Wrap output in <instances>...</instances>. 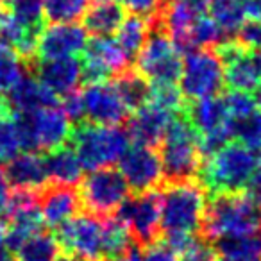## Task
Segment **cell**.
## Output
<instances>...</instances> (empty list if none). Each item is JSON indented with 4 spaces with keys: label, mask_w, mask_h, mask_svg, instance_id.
<instances>
[{
    "label": "cell",
    "mask_w": 261,
    "mask_h": 261,
    "mask_svg": "<svg viewBox=\"0 0 261 261\" xmlns=\"http://www.w3.org/2000/svg\"><path fill=\"white\" fill-rule=\"evenodd\" d=\"M20 143L25 152H50L70 140V118L59 106L31 113H13Z\"/></svg>",
    "instance_id": "6"
},
{
    "label": "cell",
    "mask_w": 261,
    "mask_h": 261,
    "mask_svg": "<svg viewBox=\"0 0 261 261\" xmlns=\"http://www.w3.org/2000/svg\"><path fill=\"white\" fill-rule=\"evenodd\" d=\"M88 43V33L77 23H52L38 36L36 59L77 58Z\"/></svg>",
    "instance_id": "15"
},
{
    "label": "cell",
    "mask_w": 261,
    "mask_h": 261,
    "mask_svg": "<svg viewBox=\"0 0 261 261\" xmlns=\"http://www.w3.org/2000/svg\"><path fill=\"white\" fill-rule=\"evenodd\" d=\"M2 172L13 190H27V192L40 193L45 186L50 185L47 167H45V158H41L38 152L18 154L8 161Z\"/></svg>",
    "instance_id": "19"
},
{
    "label": "cell",
    "mask_w": 261,
    "mask_h": 261,
    "mask_svg": "<svg viewBox=\"0 0 261 261\" xmlns=\"http://www.w3.org/2000/svg\"><path fill=\"white\" fill-rule=\"evenodd\" d=\"M11 16L34 36H40L45 27L43 0H11L9 2Z\"/></svg>",
    "instance_id": "27"
},
{
    "label": "cell",
    "mask_w": 261,
    "mask_h": 261,
    "mask_svg": "<svg viewBox=\"0 0 261 261\" xmlns=\"http://www.w3.org/2000/svg\"><path fill=\"white\" fill-rule=\"evenodd\" d=\"M120 174L125 179L129 190L135 193H145L160 190L165 182L163 167L160 154L154 147L147 145H129L118 161Z\"/></svg>",
    "instance_id": "12"
},
{
    "label": "cell",
    "mask_w": 261,
    "mask_h": 261,
    "mask_svg": "<svg viewBox=\"0 0 261 261\" xmlns=\"http://www.w3.org/2000/svg\"><path fill=\"white\" fill-rule=\"evenodd\" d=\"M234 40L247 50H261V20H247Z\"/></svg>",
    "instance_id": "34"
},
{
    "label": "cell",
    "mask_w": 261,
    "mask_h": 261,
    "mask_svg": "<svg viewBox=\"0 0 261 261\" xmlns=\"http://www.w3.org/2000/svg\"><path fill=\"white\" fill-rule=\"evenodd\" d=\"M245 190H247L249 199L261 210V165L252 174V177H250V181H249V185H247Z\"/></svg>",
    "instance_id": "36"
},
{
    "label": "cell",
    "mask_w": 261,
    "mask_h": 261,
    "mask_svg": "<svg viewBox=\"0 0 261 261\" xmlns=\"http://www.w3.org/2000/svg\"><path fill=\"white\" fill-rule=\"evenodd\" d=\"M149 31H150V22L140 18V16L130 15L127 18H123V22L116 29L115 41L122 48L123 54L129 59H133L138 56V52L145 45Z\"/></svg>",
    "instance_id": "26"
},
{
    "label": "cell",
    "mask_w": 261,
    "mask_h": 261,
    "mask_svg": "<svg viewBox=\"0 0 261 261\" xmlns=\"http://www.w3.org/2000/svg\"><path fill=\"white\" fill-rule=\"evenodd\" d=\"M245 20H261V0H243Z\"/></svg>",
    "instance_id": "38"
},
{
    "label": "cell",
    "mask_w": 261,
    "mask_h": 261,
    "mask_svg": "<svg viewBox=\"0 0 261 261\" xmlns=\"http://www.w3.org/2000/svg\"><path fill=\"white\" fill-rule=\"evenodd\" d=\"M175 115L177 113H172L158 102L149 100L142 108L136 109L135 115L130 116L129 130H127L130 136V142L147 147L160 145Z\"/></svg>",
    "instance_id": "17"
},
{
    "label": "cell",
    "mask_w": 261,
    "mask_h": 261,
    "mask_svg": "<svg viewBox=\"0 0 261 261\" xmlns=\"http://www.w3.org/2000/svg\"><path fill=\"white\" fill-rule=\"evenodd\" d=\"M11 186L8 185V179H6L4 172L0 168V218L4 215L6 207H8V202H9V193H11Z\"/></svg>",
    "instance_id": "37"
},
{
    "label": "cell",
    "mask_w": 261,
    "mask_h": 261,
    "mask_svg": "<svg viewBox=\"0 0 261 261\" xmlns=\"http://www.w3.org/2000/svg\"><path fill=\"white\" fill-rule=\"evenodd\" d=\"M160 195V224L165 236H195L202 225L206 190L197 179L163 182Z\"/></svg>",
    "instance_id": "1"
},
{
    "label": "cell",
    "mask_w": 261,
    "mask_h": 261,
    "mask_svg": "<svg viewBox=\"0 0 261 261\" xmlns=\"http://www.w3.org/2000/svg\"><path fill=\"white\" fill-rule=\"evenodd\" d=\"M9 113H11V109H9V106H8V100H6L4 95H0V116L9 115Z\"/></svg>",
    "instance_id": "41"
},
{
    "label": "cell",
    "mask_w": 261,
    "mask_h": 261,
    "mask_svg": "<svg viewBox=\"0 0 261 261\" xmlns=\"http://www.w3.org/2000/svg\"><path fill=\"white\" fill-rule=\"evenodd\" d=\"M45 167H47L48 181L52 185L73 186L75 188L83 179V165H81L72 145H66V143L47 154Z\"/></svg>",
    "instance_id": "21"
},
{
    "label": "cell",
    "mask_w": 261,
    "mask_h": 261,
    "mask_svg": "<svg viewBox=\"0 0 261 261\" xmlns=\"http://www.w3.org/2000/svg\"><path fill=\"white\" fill-rule=\"evenodd\" d=\"M8 106L13 113H31L41 108L59 106V97L48 91L36 77L22 75L8 91Z\"/></svg>",
    "instance_id": "20"
},
{
    "label": "cell",
    "mask_w": 261,
    "mask_h": 261,
    "mask_svg": "<svg viewBox=\"0 0 261 261\" xmlns=\"http://www.w3.org/2000/svg\"><path fill=\"white\" fill-rule=\"evenodd\" d=\"M38 81L56 97H65L79 88L83 81V65L77 58L34 59L25 66Z\"/></svg>",
    "instance_id": "16"
},
{
    "label": "cell",
    "mask_w": 261,
    "mask_h": 261,
    "mask_svg": "<svg viewBox=\"0 0 261 261\" xmlns=\"http://www.w3.org/2000/svg\"><path fill=\"white\" fill-rule=\"evenodd\" d=\"M177 261H217V252L210 242L197 238L185 252L179 254Z\"/></svg>",
    "instance_id": "35"
},
{
    "label": "cell",
    "mask_w": 261,
    "mask_h": 261,
    "mask_svg": "<svg viewBox=\"0 0 261 261\" xmlns=\"http://www.w3.org/2000/svg\"><path fill=\"white\" fill-rule=\"evenodd\" d=\"M232 136L250 149L261 150V113L254 111L245 118L232 120Z\"/></svg>",
    "instance_id": "30"
},
{
    "label": "cell",
    "mask_w": 261,
    "mask_h": 261,
    "mask_svg": "<svg viewBox=\"0 0 261 261\" xmlns=\"http://www.w3.org/2000/svg\"><path fill=\"white\" fill-rule=\"evenodd\" d=\"M38 207H40L43 224L56 231L75 217L81 202L73 186L48 185L38 193Z\"/></svg>",
    "instance_id": "18"
},
{
    "label": "cell",
    "mask_w": 261,
    "mask_h": 261,
    "mask_svg": "<svg viewBox=\"0 0 261 261\" xmlns=\"http://www.w3.org/2000/svg\"><path fill=\"white\" fill-rule=\"evenodd\" d=\"M93 0H43L45 18L52 23H75L86 15Z\"/></svg>",
    "instance_id": "28"
},
{
    "label": "cell",
    "mask_w": 261,
    "mask_h": 261,
    "mask_svg": "<svg viewBox=\"0 0 261 261\" xmlns=\"http://www.w3.org/2000/svg\"><path fill=\"white\" fill-rule=\"evenodd\" d=\"M79 97L83 106V120L88 123L120 125L129 115L111 81L88 83L79 91Z\"/></svg>",
    "instance_id": "13"
},
{
    "label": "cell",
    "mask_w": 261,
    "mask_h": 261,
    "mask_svg": "<svg viewBox=\"0 0 261 261\" xmlns=\"http://www.w3.org/2000/svg\"><path fill=\"white\" fill-rule=\"evenodd\" d=\"M0 261H16V256L13 254V250L9 249L6 243L0 245Z\"/></svg>",
    "instance_id": "39"
},
{
    "label": "cell",
    "mask_w": 261,
    "mask_h": 261,
    "mask_svg": "<svg viewBox=\"0 0 261 261\" xmlns=\"http://www.w3.org/2000/svg\"><path fill=\"white\" fill-rule=\"evenodd\" d=\"M63 254L79 261H104V224L93 215H75L56 229Z\"/></svg>",
    "instance_id": "11"
},
{
    "label": "cell",
    "mask_w": 261,
    "mask_h": 261,
    "mask_svg": "<svg viewBox=\"0 0 261 261\" xmlns=\"http://www.w3.org/2000/svg\"><path fill=\"white\" fill-rule=\"evenodd\" d=\"M161 167L165 182L197 179L202 165L199 147V135L186 118L185 109L172 118L163 140H161Z\"/></svg>",
    "instance_id": "4"
},
{
    "label": "cell",
    "mask_w": 261,
    "mask_h": 261,
    "mask_svg": "<svg viewBox=\"0 0 261 261\" xmlns=\"http://www.w3.org/2000/svg\"><path fill=\"white\" fill-rule=\"evenodd\" d=\"M225 106L229 109V115L232 120H240L245 118V116L252 115L254 111H257L256 100H254V95L249 91H236L231 90L227 95L224 97Z\"/></svg>",
    "instance_id": "32"
},
{
    "label": "cell",
    "mask_w": 261,
    "mask_h": 261,
    "mask_svg": "<svg viewBox=\"0 0 261 261\" xmlns=\"http://www.w3.org/2000/svg\"><path fill=\"white\" fill-rule=\"evenodd\" d=\"M207 13L227 41L234 40L240 27L245 23L243 0H211Z\"/></svg>",
    "instance_id": "24"
},
{
    "label": "cell",
    "mask_w": 261,
    "mask_h": 261,
    "mask_svg": "<svg viewBox=\"0 0 261 261\" xmlns=\"http://www.w3.org/2000/svg\"><path fill=\"white\" fill-rule=\"evenodd\" d=\"M70 145L84 170H98L118 163L130 145V136L120 125L79 122L70 133Z\"/></svg>",
    "instance_id": "5"
},
{
    "label": "cell",
    "mask_w": 261,
    "mask_h": 261,
    "mask_svg": "<svg viewBox=\"0 0 261 261\" xmlns=\"http://www.w3.org/2000/svg\"><path fill=\"white\" fill-rule=\"evenodd\" d=\"M225 86L224 63L217 48H192L185 52L179 91L188 102L217 97Z\"/></svg>",
    "instance_id": "7"
},
{
    "label": "cell",
    "mask_w": 261,
    "mask_h": 261,
    "mask_svg": "<svg viewBox=\"0 0 261 261\" xmlns=\"http://www.w3.org/2000/svg\"><path fill=\"white\" fill-rule=\"evenodd\" d=\"M15 252L16 261H59L63 256L56 236L43 231L29 236Z\"/></svg>",
    "instance_id": "25"
},
{
    "label": "cell",
    "mask_w": 261,
    "mask_h": 261,
    "mask_svg": "<svg viewBox=\"0 0 261 261\" xmlns=\"http://www.w3.org/2000/svg\"><path fill=\"white\" fill-rule=\"evenodd\" d=\"M123 9L147 22H156L163 11L165 0H122Z\"/></svg>",
    "instance_id": "33"
},
{
    "label": "cell",
    "mask_w": 261,
    "mask_h": 261,
    "mask_svg": "<svg viewBox=\"0 0 261 261\" xmlns=\"http://www.w3.org/2000/svg\"><path fill=\"white\" fill-rule=\"evenodd\" d=\"M165 2H168V0H165Z\"/></svg>",
    "instance_id": "44"
},
{
    "label": "cell",
    "mask_w": 261,
    "mask_h": 261,
    "mask_svg": "<svg viewBox=\"0 0 261 261\" xmlns=\"http://www.w3.org/2000/svg\"><path fill=\"white\" fill-rule=\"evenodd\" d=\"M200 231L206 242L261 231V210L243 192L213 193L206 202Z\"/></svg>",
    "instance_id": "3"
},
{
    "label": "cell",
    "mask_w": 261,
    "mask_h": 261,
    "mask_svg": "<svg viewBox=\"0 0 261 261\" xmlns=\"http://www.w3.org/2000/svg\"><path fill=\"white\" fill-rule=\"evenodd\" d=\"M261 165V150L243 143H227L215 154L204 158L199 170V182L210 195L243 192L252 174Z\"/></svg>",
    "instance_id": "2"
},
{
    "label": "cell",
    "mask_w": 261,
    "mask_h": 261,
    "mask_svg": "<svg viewBox=\"0 0 261 261\" xmlns=\"http://www.w3.org/2000/svg\"><path fill=\"white\" fill-rule=\"evenodd\" d=\"M182 56L158 22L150 23L145 45L136 56V72L150 84H177Z\"/></svg>",
    "instance_id": "8"
},
{
    "label": "cell",
    "mask_w": 261,
    "mask_h": 261,
    "mask_svg": "<svg viewBox=\"0 0 261 261\" xmlns=\"http://www.w3.org/2000/svg\"><path fill=\"white\" fill-rule=\"evenodd\" d=\"M84 18V29L93 36H111L125 18V9L116 0H93Z\"/></svg>",
    "instance_id": "22"
},
{
    "label": "cell",
    "mask_w": 261,
    "mask_h": 261,
    "mask_svg": "<svg viewBox=\"0 0 261 261\" xmlns=\"http://www.w3.org/2000/svg\"><path fill=\"white\" fill-rule=\"evenodd\" d=\"M254 91H256V93H254V100H256V106H257V108L261 109V83L257 84L256 90H254Z\"/></svg>",
    "instance_id": "42"
},
{
    "label": "cell",
    "mask_w": 261,
    "mask_h": 261,
    "mask_svg": "<svg viewBox=\"0 0 261 261\" xmlns=\"http://www.w3.org/2000/svg\"><path fill=\"white\" fill-rule=\"evenodd\" d=\"M83 81H109L130 68V59L122 52L111 36H93L83 50Z\"/></svg>",
    "instance_id": "14"
},
{
    "label": "cell",
    "mask_w": 261,
    "mask_h": 261,
    "mask_svg": "<svg viewBox=\"0 0 261 261\" xmlns=\"http://www.w3.org/2000/svg\"><path fill=\"white\" fill-rule=\"evenodd\" d=\"M20 150H22V143H20L15 118L11 116V113L2 115L0 116V160H13L15 156H18Z\"/></svg>",
    "instance_id": "31"
},
{
    "label": "cell",
    "mask_w": 261,
    "mask_h": 261,
    "mask_svg": "<svg viewBox=\"0 0 261 261\" xmlns=\"http://www.w3.org/2000/svg\"><path fill=\"white\" fill-rule=\"evenodd\" d=\"M115 217L125 225L130 240L140 249L160 242V195L158 190L145 193H135L127 197L116 210Z\"/></svg>",
    "instance_id": "10"
},
{
    "label": "cell",
    "mask_w": 261,
    "mask_h": 261,
    "mask_svg": "<svg viewBox=\"0 0 261 261\" xmlns=\"http://www.w3.org/2000/svg\"><path fill=\"white\" fill-rule=\"evenodd\" d=\"M116 261H122V259H116Z\"/></svg>",
    "instance_id": "43"
},
{
    "label": "cell",
    "mask_w": 261,
    "mask_h": 261,
    "mask_svg": "<svg viewBox=\"0 0 261 261\" xmlns=\"http://www.w3.org/2000/svg\"><path fill=\"white\" fill-rule=\"evenodd\" d=\"M25 65L9 45L0 41V95L8 93L23 75Z\"/></svg>",
    "instance_id": "29"
},
{
    "label": "cell",
    "mask_w": 261,
    "mask_h": 261,
    "mask_svg": "<svg viewBox=\"0 0 261 261\" xmlns=\"http://www.w3.org/2000/svg\"><path fill=\"white\" fill-rule=\"evenodd\" d=\"M127 111H136L150 100V83L135 68H127L113 81Z\"/></svg>",
    "instance_id": "23"
},
{
    "label": "cell",
    "mask_w": 261,
    "mask_h": 261,
    "mask_svg": "<svg viewBox=\"0 0 261 261\" xmlns=\"http://www.w3.org/2000/svg\"><path fill=\"white\" fill-rule=\"evenodd\" d=\"M79 202L90 215L98 218L113 217L123 200L129 197V186L118 170L108 167L91 170L84 179H81Z\"/></svg>",
    "instance_id": "9"
},
{
    "label": "cell",
    "mask_w": 261,
    "mask_h": 261,
    "mask_svg": "<svg viewBox=\"0 0 261 261\" xmlns=\"http://www.w3.org/2000/svg\"><path fill=\"white\" fill-rule=\"evenodd\" d=\"M217 261H259L252 257H234V256H217Z\"/></svg>",
    "instance_id": "40"
}]
</instances>
